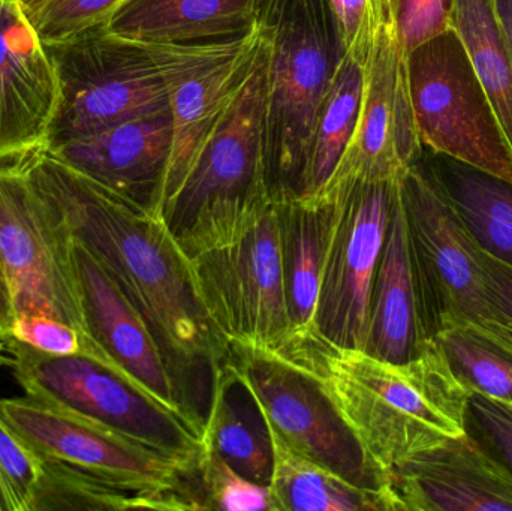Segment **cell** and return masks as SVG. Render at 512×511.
<instances>
[{"instance_id":"obj_1","label":"cell","mask_w":512,"mask_h":511,"mask_svg":"<svg viewBox=\"0 0 512 511\" xmlns=\"http://www.w3.org/2000/svg\"><path fill=\"white\" fill-rule=\"evenodd\" d=\"M21 168L72 240L98 260L140 312L182 392L186 375L212 377L230 345L207 314L191 260L161 219L87 179L47 150Z\"/></svg>"},{"instance_id":"obj_2","label":"cell","mask_w":512,"mask_h":511,"mask_svg":"<svg viewBox=\"0 0 512 511\" xmlns=\"http://www.w3.org/2000/svg\"><path fill=\"white\" fill-rule=\"evenodd\" d=\"M313 378L373 461L390 474L424 450L465 434L469 392L435 342L406 365L339 347L316 330H297L273 348Z\"/></svg>"},{"instance_id":"obj_3","label":"cell","mask_w":512,"mask_h":511,"mask_svg":"<svg viewBox=\"0 0 512 511\" xmlns=\"http://www.w3.org/2000/svg\"><path fill=\"white\" fill-rule=\"evenodd\" d=\"M268 36L221 125L158 218L189 260L246 233L273 201L265 162Z\"/></svg>"},{"instance_id":"obj_4","label":"cell","mask_w":512,"mask_h":511,"mask_svg":"<svg viewBox=\"0 0 512 511\" xmlns=\"http://www.w3.org/2000/svg\"><path fill=\"white\" fill-rule=\"evenodd\" d=\"M268 36L265 162L273 200L298 198L319 108L345 59L328 0H261Z\"/></svg>"},{"instance_id":"obj_5","label":"cell","mask_w":512,"mask_h":511,"mask_svg":"<svg viewBox=\"0 0 512 511\" xmlns=\"http://www.w3.org/2000/svg\"><path fill=\"white\" fill-rule=\"evenodd\" d=\"M8 365L30 398L113 429L198 470L203 428L171 413L113 369L84 354L50 356L6 338Z\"/></svg>"},{"instance_id":"obj_6","label":"cell","mask_w":512,"mask_h":511,"mask_svg":"<svg viewBox=\"0 0 512 511\" xmlns=\"http://www.w3.org/2000/svg\"><path fill=\"white\" fill-rule=\"evenodd\" d=\"M0 422L38 458L54 459L159 501L168 511L206 510L198 470L86 417L38 399H0Z\"/></svg>"},{"instance_id":"obj_7","label":"cell","mask_w":512,"mask_h":511,"mask_svg":"<svg viewBox=\"0 0 512 511\" xmlns=\"http://www.w3.org/2000/svg\"><path fill=\"white\" fill-rule=\"evenodd\" d=\"M45 48L57 81L45 150L168 108L164 78L146 45L104 26Z\"/></svg>"},{"instance_id":"obj_8","label":"cell","mask_w":512,"mask_h":511,"mask_svg":"<svg viewBox=\"0 0 512 511\" xmlns=\"http://www.w3.org/2000/svg\"><path fill=\"white\" fill-rule=\"evenodd\" d=\"M406 71L424 149L512 182L510 143L456 30L412 50Z\"/></svg>"},{"instance_id":"obj_9","label":"cell","mask_w":512,"mask_h":511,"mask_svg":"<svg viewBox=\"0 0 512 511\" xmlns=\"http://www.w3.org/2000/svg\"><path fill=\"white\" fill-rule=\"evenodd\" d=\"M225 360L254 393L270 428L291 449L357 488L396 497L390 474L373 461L310 375L268 348L231 344Z\"/></svg>"},{"instance_id":"obj_10","label":"cell","mask_w":512,"mask_h":511,"mask_svg":"<svg viewBox=\"0 0 512 511\" xmlns=\"http://www.w3.org/2000/svg\"><path fill=\"white\" fill-rule=\"evenodd\" d=\"M399 188L433 339L445 327L474 324L512 345L487 297L478 246L424 156L406 168Z\"/></svg>"},{"instance_id":"obj_11","label":"cell","mask_w":512,"mask_h":511,"mask_svg":"<svg viewBox=\"0 0 512 511\" xmlns=\"http://www.w3.org/2000/svg\"><path fill=\"white\" fill-rule=\"evenodd\" d=\"M397 195L399 179L363 177H342L324 194L331 222L313 329L331 344L366 347L373 281Z\"/></svg>"},{"instance_id":"obj_12","label":"cell","mask_w":512,"mask_h":511,"mask_svg":"<svg viewBox=\"0 0 512 511\" xmlns=\"http://www.w3.org/2000/svg\"><path fill=\"white\" fill-rule=\"evenodd\" d=\"M143 45L164 78L173 117V150L162 189L161 209L162 203L179 188L254 72L267 45V32L258 21L251 32L234 38Z\"/></svg>"},{"instance_id":"obj_13","label":"cell","mask_w":512,"mask_h":511,"mask_svg":"<svg viewBox=\"0 0 512 511\" xmlns=\"http://www.w3.org/2000/svg\"><path fill=\"white\" fill-rule=\"evenodd\" d=\"M210 320L228 345L279 347L292 332L276 203L239 239L191 260Z\"/></svg>"},{"instance_id":"obj_14","label":"cell","mask_w":512,"mask_h":511,"mask_svg":"<svg viewBox=\"0 0 512 511\" xmlns=\"http://www.w3.org/2000/svg\"><path fill=\"white\" fill-rule=\"evenodd\" d=\"M0 255L15 318H54L87 339L71 234L21 167L0 170Z\"/></svg>"},{"instance_id":"obj_15","label":"cell","mask_w":512,"mask_h":511,"mask_svg":"<svg viewBox=\"0 0 512 511\" xmlns=\"http://www.w3.org/2000/svg\"><path fill=\"white\" fill-rule=\"evenodd\" d=\"M72 260L92 359L122 375L171 413L203 428L189 410L176 375L137 308L98 260L75 240Z\"/></svg>"},{"instance_id":"obj_16","label":"cell","mask_w":512,"mask_h":511,"mask_svg":"<svg viewBox=\"0 0 512 511\" xmlns=\"http://www.w3.org/2000/svg\"><path fill=\"white\" fill-rule=\"evenodd\" d=\"M364 68L366 81L357 134L333 182L342 177L400 179L406 168L423 156L409 96L406 56L397 41L393 20L379 30Z\"/></svg>"},{"instance_id":"obj_17","label":"cell","mask_w":512,"mask_h":511,"mask_svg":"<svg viewBox=\"0 0 512 511\" xmlns=\"http://www.w3.org/2000/svg\"><path fill=\"white\" fill-rule=\"evenodd\" d=\"M57 98L47 48L21 0H0V170L45 150Z\"/></svg>"},{"instance_id":"obj_18","label":"cell","mask_w":512,"mask_h":511,"mask_svg":"<svg viewBox=\"0 0 512 511\" xmlns=\"http://www.w3.org/2000/svg\"><path fill=\"white\" fill-rule=\"evenodd\" d=\"M173 150L170 108L47 150L102 188L156 216Z\"/></svg>"},{"instance_id":"obj_19","label":"cell","mask_w":512,"mask_h":511,"mask_svg":"<svg viewBox=\"0 0 512 511\" xmlns=\"http://www.w3.org/2000/svg\"><path fill=\"white\" fill-rule=\"evenodd\" d=\"M391 488L403 511H512V477L466 434L394 468Z\"/></svg>"},{"instance_id":"obj_20","label":"cell","mask_w":512,"mask_h":511,"mask_svg":"<svg viewBox=\"0 0 512 511\" xmlns=\"http://www.w3.org/2000/svg\"><path fill=\"white\" fill-rule=\"evenodd\" d=\"M433 347V333L409 242L402 198L397 195L370 297L364 353L406 365Z\"/></svg>"},{"instance_id":"obj_21","label":"cell","mask_w":512,"mask_h":511,"mask_svg":"<svg viewBox=\"0 0 512 511\" xmlns=\"http://www.w3.org/2000/svg\"><path fill=\"white\" fill-rule=\"evenodd\" d=\"M261 0H126L105 29L138 44H194L251 32Z\"/></svg>"},{"instance_id":"obj_22","label":"cell","mask_w":512,"mask_h":511,"mask_svg":"<svg viewBox=\"0 0 512 511\" xmlns=\"http://www.w3.org/2000/svg\"><path fill=\"white\" fill-rule=\"evenodd\" d=\"M203 441L237 473L270 486L274 467L270 426L254 393L225 359L213 369Z\"/></svg>"},{"instance_id":"obj_23","label":"cell","mask_w":512,"mask_h":511,"mask_svg":"<svg viewBox=\"0 0 512 511\" xmlns=\"http://www.w3.org/2000/svg\"><path fill=\"white\" fill-rule=\"evenodd\" d=\"M276 203L283 287L292 332L312 329L318 308L322 264L330 233L331 204L286 198Z\"/></svg>"},{"instance_id":"obj_24","label":"cell","mask_w":512,"mask_h":511,"mask_svg":"<svg viewBox=\"0 0 512 511\" xmlns=\"http://www.w3.org/2000/svg\"><path fill=\"white\" fill-rule=\"evenodd\" d=\"M423 156L475 245L512 267V182L442 153Z\"/></svg>"},{"instance_id":"obj_25","label":"cell","mask_w":512,"mask_h":511,"mask_svg":"<svg viewBox=\"0 0 512 511\" xmlns=\"http://www.w3.org/2000/svg\"><path fill=\"white\" fill-rule=\"evenodd\" d=\"M364 81V65L345 56L313 126L298 198L324 197L342 167L357 134Z\"/></svg>"},{"instance_id":"obj_26","label":"cell","mask_w":512,"mask_h":511,"mask_svg":"<svg viewBox=\"0 0 512 511\" xmlns=\"http://www.w3.org/2000/svg\"><path fill=\"white\" fill-rule=\"evenodd\" d=\"M270 426V425H268ZM274 511H403L394 495L364 491L288 446L273 429Z\"/></svg>"},{"instance_id":"obj_27","label":"cell","mask_w":512,"mask_h":511,"mask_svg":"<svg viewBox=\"0 0 512 511\" xmlns=\"http://www.w3.org/2000/svg\"><path fill=\"white\" fill-rule=\"evenodd\" d=\"M453 29L468 51L512 150V59L495 0H456Z\"/></svg>"},{"instance_id":"obj_28","label":"cell","mask_w":512,"mask_h":511,"mask_svg":"<svg viewBox=\"0 0 512 511\" xmlns=\"http://www.w3.org/2000/svg\"><path fill=\"white\" fill-rule=\"evenodd\" d=\"M433 342L469 395L512 405L511 344L474 324L445 327Z\"/></svg>"},{"instance_id":"obj_29","label":"cell","mask_w":512,"mask_h":511,"mask_svg":"<svg viewBox=\"0 0 512 511\" xmlns=\"http://www.w3.org/2000/svg\"><path fill=\"white\" fill-rule=\"evenodd\" d=\"M30 511L165 510L159 501L54 459L39 458Z\"/></svg>"},{"instance_id":"obj_30","label":"cell","mask_w":512,"mask_h":511,"mask_svg":"<svg viewBox=\"0 0 512 511\" xmlns=\"http://www.w3.org/2000/svg\"><path fill=\"white\" fill-rule=\"evenodd\" d=\"M126 0H21L30 26L45 47L107 26Z\"/></svg>"},{"instance_id":"obj_31","label":"cell","mask_w":512,"mask_h":511,"mask_svg":"<svg viewBox=\"0 0 512 511\" xmlns=\"http://www.w3.org/2000/svg\"><path fill=\"white\" fill-rule=\"evenodd\" d=\"M198 485L206 510L274 511L270 486L237 473L206 446L198 464Z\"/></svg>"},{"instance_id":"obj_32","label":"cell","mask_w":512,"mask_h":511,"mask_svg":"<svg viewBox=\"0 0 512 511\" xmlns=\"http://www.w3.org/2000/svg\"><path fill=\"white\" fill-rule=\"evenodd\" d=\"M345 56L366 65L379 30L391 18V0H328Z\"/></svg>"},{"instance_id":"obj_33","label":"cell","mask_w":512,"mask_h":511,"mask_svg":"<svg viewBox=\"0 0 512 511\" xmlns=\"http://www.w3.org/2000/svg\"><path fill=\"white\" fill-rule=\"evenodd\" d=\"M463 429L512 477V405L471 393Z\"/></svg>"},{"instance_id":"obj_34","label":"cell","mask_w":512,"mask_h":511,"mask_svg":"<svg viewBox=\"0 0 512 511\" xmlns=\"http://www.w3.org/2000/svg\"><path fill=\"white\" fill-rule=\"evenodd\" d=\"M456 0H391V18L403 54L453 27Z\"/></svg>"},{"instance_id":"obj_35","label":"cell","mask_w":512,"mask_h":511,"mask_svg":"<svg viewBox=\"0 0 512 511\" xmlns=\"http://www.w3.org/2000/svg\"><path fill=\"white\" fill-rule=\"evenodd\" d=\"M39 462L38 456L0 422V511H30Z\"/></svg>"},{"instance_id":"obj_36","label":"cell","mask_w":512,"mask_h":511,"mask_svg":"<svg viewBox=\"0 0 512 511\" xmlns=\"http://www.w3.org/2000/svg\"><path fill=\"white\" fill-rule=\"evenodd\" d=\"M8 338L23 342L50 356L84 354L92 357V348L87 339L74 327L54 318L35 315L15 318Z\"/></svg>"},{"instance_id":"obj_37","label":"cell","mask_w":512,"mask_h":511,"mask_svg":"<svg viewBox=\"0 0 512 511\" xmlns=\"http://www.w3.org/2000/svg\"><path fill=\"white\" fill-rule=\"evenodd\" d=\"M487 297L493 312L512 342V267L478 248Z\"/></svg>"},{"instance_id":"obj_38","label":"cell","mask_w":512,"mask_h":511,"mask_svg":"<svg viewBox=\"0 0 512 511\" xmlns=\"http://www.w3.org/2000/svg\"><path fill=\"white\" fill-rule=\"evenodd\" d=\"M15 312L12 302L11 287L0 255V339L5 341L14 326Z\"/></svg>"},{"instance_id":"obj_39","label":"cell","mask_w":512,"mask_h":511,"mask_svg":"<svg viewBox=\"0 0 512 511\" xmlns=\"http://www.w3.org/2000/svg\"><path fill=\"white\" fill-rule=\"evenodd\" d=\"M495 8L504 29L512 59V0H495Z\"/></svg>"},{"instance_id":"obj_40","label":"cell","mask_w":512,"mask_h":511,"mask_svg":"<svg viewBox=\"0 0 512 511\" xmlns=\"http://www.w3.org/2000/svg\"><path fill=\"white\" fill-rule=\"evenodd\" d=\"M6 348H5V342L0 339V365H5V363H8V357H6Z\"/></svg>"}]
</instances>
